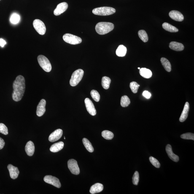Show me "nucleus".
<instances>
[{"mask_svg": "<svg viewBox=\"0 0 194 194\" xmlns=\"http://www.w3.org/2000/svg\"><path fill=\"white\" fill-rule=\"evenodd\" d=\"M102 136L107 140L112 139L114 137V134L112 132L107 130L103 131L101 133Z\"/></svg>", "mask_w": 194, "mask_h": 194, "instance_id": "c756f323", "label": "nucleus"}, {"mask_svg": "<svg viewBox=\"0 0 194 194\" xmlns=\"http://www.w3.org/2000/svg\"><path fill=\"white\" fill-rule=\"evenodd\" d=\"M64 144L63 142H59L52 144L51 146L50 150L52 152H57L63 149Z\"/></svg>", "mask_w": 194, "mask_h": 194, "instance_id": "412c9836", "label": "nucleus"}, {"mask_svg": "<svg viewBox=\"0 0 194 194\" xmlns=\"http://www.w3.org/2000/svg\"><path fill=\"white\" fill-rule=\"evenodd\" d=\"M0 1H1V0H0Z\"/></svg>", "mask_w": 194, "mask_h": 194, "instance_id": "c03bdc74", "label": "nucleus"}, {"mask_svg": "<svg viewBox=\"0 0 194 194\" xmlns=\"http://www.w3.org/2000/svg\"><path fill=\"white\" fill-rule=\"evenodd\" d=\"M189 110H190V104L188 102H187L184 105L183 110L180 117V122H183L186 120L188 116Z\"/></svg>", "mask_w": 194, "mask_h": 194, "instance_id": "f3484780", "label": "nucleus"}, {"mask_svg": "<svg viewBox=\"0 0 194 194\" xmlns=\"http://www.w3.org/2000/svg\"><path fill=\"white\" fill-rule=\"evenodd\" d=\"M111 82V79L109 77L106 76L103 77L101 81V85L103 88L105 89H108L109 88Z\"/></svg>", "mask_w": 194, "mask_h": 194, "instance_id": "a878e982", "label": "nucleus"}, {"mask_svg": "<svg viewBox=\"0 0 194 194\" xmlns=\"http://www.w3.org/2000/svg\"><path fill=\"white\" fill-rule=\"evenodd\" d=\"M68 166L72 174L77 175L80 173V170L78 165L77 162L76 160L72 159L68 160Z\"/></svg>", "mask_w": 194, "mask_h": 194, "instance_id": "6e6552de", "label": "nucleus"}, {"mask_svg": "<svg viewBox=\"0 0 194 194\" xmlns=\"http://www.w3.org/2000/svg\"><path fill=\"white\" fill-rule=\"evenodd\" d=\"M35 146L34 143L31 141H29L25 146V149L26 153L28 156H31L34 155L35 152Z\"/></svg>", "mask_w": 194, "mask_h": 194, "instance_id": "a211bd4d", "label": "nucleus"}, {"mask_svg": "<svg viewBox=\"0 0 194 194\" xmlns=\"http://www.w3.org/2000/svg\"><path fill=\"white\" fill-rule=\"evenodd\" d=\"M38 60L40 66L46 72H49L52 70V65L47 57L43 55L38 57Z\"/></svg>", "mask_w": 194, "mask_h": 194, "instance_id": "39448f33", "label": "nucleus"}, {"mask_svg": "<svg viewBox=\"0 0 194 194\" xmlns=\"http://www.w3.org/2000/svg\"><path fill=\"white\" fill-rule=\"evenodd\" d=\"M82 142L86 149L89 152H93L94 151V149L91 143L88 139L86 138H84L82 139Z\"/></svg>", "mask_w": 194, "mask_h": 194, "instance_id": "bb28decb", "label": "nucleus"}, {"mask_svg": "<svg viewBox=\"0 0 194 194\" xmlns=\"http://www.w3.org/2000/svg\"><path fill=\"white\" fill-rule=\"evenodd\" d=\"M5 144L4 141L2 138L0 137V149H2L4 147Z\"/></svg>", "mask_w": 194, "mask_h": 194, "instance_id": "58836bf2", "label": "nucleus"}, {"mask_svg": "<svg viewBox=\"0 0 194 194\" xmlns=\"http://www.w3.org/2000/svg\"><path fill=\"white\" fill-rule=\"evenodd\" d=\"M20 20V16L16 13H13L11 16L10 21L13 24H17L19 23Z\"/></svg>", "mask_w": 194, "mask_h": 194, "instance_id": "7c9ffc66", "label": "nucleus"}, {"mask_svg": "<svg viewBox=\"0 0 194 194\" xmlns=\"http://www.w3.org/2000/svg\"><path fill=\"white\" fill-rule=\"evenodd\" d=\"M63 38L65 42L72 45H77L80 44L82 41L80 38L70 34H64Z\"/></svg>", "mask_w": 194, "mask_h": 194, "instance_id": "423d86ee", "label": "nucleus"}, {"mask_svg": "<svg viewBox=\"0 0 194 194\" xmlns=\"http://www.w3.org/2000/svg\"><path fill=\"white\" fill-rule=\"evenodd\" d=\"M84 74V71L82 69H78L74 71L71 76L69 82L72 86H77L81 80Z\"/></svg>", "mask_w": 194, "mask_h": 194, "instance_id": "20e7f679", "label": "nucleus"}, {"mask_svg": "<svg viewBox=\"0 0 194 194\" xmlns=\"http://www.w3.org/2000/svg\"><path fill=\"white\" fill-rule=\"evenodd\" d=\"M33 25L35 30L39 34L42 35L45 34L46 28L43 22L39 19H36L33 22Z\"/></svg>", "mask_w": 194, "mask_h": 194, "instance_id": "0eeeda50", "label": "nucleus"}, {"mask_svg": "<svg viewBox=\"0 0 194 194\" xmlns=\"http://www.w3.org/2000/svg\"><path fill=\"white\" fill-rule=\"evenodd\" d=\"M13 90L12 98L16 102L20 101L24 94L25 90V81L23 76H17L13 84Z\"/></svg>", "mask_w": 194, "mask_h": 194, "instance_id": "f257e3e1", "label": "nucleus"}, {"mask_svg": "<svg viewBox=\"0 0 194 194\" xmlns=\"http://www.w3.org/2000/svg\"><path fill=\"white\" fill-rule=\"evenodd\" d=\"M166 151L169 157L173 161L177 162L179 161V157L177 155L173 153L171 146L170 144H168L166 147Z\"/></svg>", "mask_w": 194, "mask_h": 194, "instance_id": "dca6fc26", "label": "nucleus"}, {"mask_svg": "<svg viewBox=\"0 0 194 194\" xmlns=\"http://www.w3.org/2000/svg\"><path fill=\"white\" fill-rule=\"evenodd\" d=\"M127 51L126 47L123 45H120L116 50V53L118 56L123 57L126 55Z\"/></svg>", "mask_w": 194, "mask_h": 194, "instance_id": "b1692460", "label": "nucleus"}, {"mask_svg": "<svg viewBox=\"0 0 194 194\" xmlns=\"http://www.w3.org/2000/svg\"><path fill=\"white\" fill-rule=\"evenodd\" d=\"M181 137L183 139H191L194 140V134L193 133H187L181 135Z\"/></svg>", "mask_w": 194, "mask_h": 194, "instance_id": "72a5a7b5", "label": "nucleus"}, {"mask_svg": "<svg viewBox=\"0 0 194 194\" xmlns=\"http://www.w3.org/2000/svg\"><path fill=\"white\" fill-rule=\"evenodd\" d=\"M143 95L147 98H149L151 96V94L147 91H145L143 93Z\"/></svg>", "mask_w": 194, "mask_h": 194, "instance_id": "4c0bfd02", "label": "nucleus"}, {"mask_svg": "<svg viewBox=\"0 0 194 194\" xmlns=\"http://www.w3.org/2000/svg\"><path fill=\"white\" fill-rule=\"evenodd\" d=\"M130 87L133 93H137L139 86L137 83L135 82H131L130 84Z\"/></svg>", "mask_w": 194, "mask_h": 194, "instance_id": "473e14b6", "label": "nucleus"}, {"mask_svg": "<svg viewBox=\"0 0 194 194\" xmlns=\"http://www.w3.org/2000/svg\"><path fill=\"white\" fill-rule=\"evenodd\" d=\"M170 17L176 21L181 22L184 20V16L180 12L176 11H172L169 13Z\"/></svg>", "mask_w": 194, "mask_h": 194, "instance_id": "2eb2a0df", "label": "nucleus"}, {"mask_svg": "<svg viewBox=\"0 0 194 194\" xmlns=\"http://www.w3.org/2000/svg\"><path fill=\"white\" fill-rule=\"evenodd\" d=\"M164 29L167 31L171 33H176L179 30L176 27L172 26L169 23H165L162 25Z\"/></svg>", "mask_w": 194, "mask_h": 194, "instance_id": "5701e85b", "label": "nucleus"}, {"mask_svg": "<svg viewBox=\"0 0 194 194\" xmlns=\"http://www.w3.org/2000/svg\"><path fill=\"white\" fill-rule=\"evenodd\" d=\"M91 95L95 101L98 102L100 101V98H101L100 95L97 91L92 90L91 92Z\"/></svg>", "mask_w": 194, "mask_h": 194, "instance_id": "2f4dec72", "label": "nucleus"}, {"mask_svg": "<svg viewBox=\"0 0 194 194\" xmlns=\"http://www.w3.org/2000/svg\"><path fill=\"white\" fill-rule=\"evenodd\" d=\"M6 44L5 40L2 39H0V46L1 47H4Z\"/></svg>", "mask_w": 194, "mask_h": 194, "instance_id": "ea45409f", "label": "nucleus"}, {"mask_svg": "<svg viewBox=\"0 0 194 194\" xmlns=\"http://www.w3.org/2000/svg\"><path fill=\"white\" fill-rule=\"evenodd\" d=\"M113 24L108 22H100L97 23L95 30L97 33L101 35L108 34L114 28Z\"/></svg>", "mask_w": 194, "mask_h": 194, "instance_id": "f03ea898", "label": "nucleus"}, {"mask_svg": "<svg viewBox=\"0 0 194 194\" xmlns=\"http://www.w3.org/2000/svg\"><path fill=\"white\" fill-rule=\"evenodd\" d=\"M85 103L87 110L90 115L95 116L96 115V111L93 102L88 98H86Z\"/></svg>", "mask_w": 194, "mask_h": 194, "instance_id": "9d476101", "label": "nucleus"}, {"mask_svg": "<svg viewBox=\"0 0 194 194\" xmlns=\"http://www.w3.org/2000/svg\"><path fill=\"white\" fill-rule=\"evenodd\" d=\"M104 189V186L102 184L97 183L94 184L91 187L90 192L92 194L99 193L102 191Z\"/></svg>", "mask_w": 194, "mask_h": 194, "instance_id": "aec40b11", "label": "nucleus"}, {"mask_svg": "<svg viewBox=\"0 0 194 194\" xmlns=\"http://www.w3.org/2000/svg\"><path fill=\"white\" fill-rule=\"evenodd\" d=\"M0 133L5 135H7L8 133L7 127L2 123H0Z\"/></svg>", "mask_w": 194, "mask_h": 194, "instance_id": "e433bc0d", "label": "nucleus"}, {"mask_svg": "<svg viewBox=\"0 0 194 194\" xmlns=\"http://www.w3.org/2000/svg\"><path fill=\"white\" fill-rule=\"evenodd\" d=\"M139 181V174L138 171L135 172L132 177V182L134 185L137 186Z\"/></svg>", "mask_w": 194, "mask_h": 194, "instance_id": "c9c22d12", "label": "nucleus"}, {"mask_svg": "<svg viewBox=\"0 0 194 194\" xmlns=\"http://www.w3.org/2000/svg\"><path fill=\"white\" fill-rule=\"evenodd\" d=\"M149 160L151 163L156 168H159L160 167V163L156 159L154 158L153 157L151 156L149 157Z\"/></svg>", "mask_w": 194, "mask_h": 194, "instance_id": "f704fd0d", "label": "nucleus"}, {"mask_svg": "<svg viewBox=\"0 0 194 194\" xmlns=\"http://www.w3.org/2000/svg\"><path fill=\"white\" fill-rule=\"evenodd\" d=\"M138 86H139V87L140 86V85H138Z\"/></svg>", "mask_w": 194, "mask_h": 194, "instance_id": "79ce46f5", "label": "nucleus"}, {"mask_svg": "<svg viewBox=\"0 0 194 194\" xmlns=\"http://www.w3.org/2000/svg\"><path fill=\"white\" fill-rule=\"evenodd\" d=\"M138 36L140 39L143 42H147L148 41L149 38L146 32L144 30H139L138 32Z\"/></svg>", "mask_w": 194, "mask_h": 194, "instance_id": "c85d7f7f", "label": "nucleus"}, {"mask_svg": "<svg viewBox=\"0 0 194 194\" xmlns=\"http://www.w3.org/2000/svg\"><path fill=\"white\" fill-rule=\"evenodd\" d=\"M64 139H66V138H65V137H64Z\"/></svg>", "mask_w": 194, "mask_h": 194, "instance_id": "37998d69", "label": "nucleus"}, {"mask_svg": "<svg viewBox=\"0 0 194 194\" xmlns=\"http://www.w3.org/2000/svg\"><path fill=\"white\" fill-rule=\"evenodd\" d=\"M161 62L162 65L164 67L165 70L168 72H171V63L167 59L165 58H162L161 59Z\"/></svg>", "mask_w": 194, "mask_h": 194, "instance_id": "393cba45", "label": "nucleus"}, {"mask_svg": "<svg viewBox=\"0 0 194 194\" xmlns=\"http://www.w3.org/2000/svg\"><path fill=\"white\" fill-rule=\"evenodd\" d=\"M138 69H140V68L139 67H138Z\"/></svg>", "mask_w": 194, "mask_h": 194, "instance_id": "a19ab883", "label": "nucleus"}, {"mask_svg": "<svg viewBox=\"0 0 194 194\" xmlns=\"http://www.w3.org/2000/svg\"><path fill=\"white\" fill-rule=\"evenodd\" d=\"M7 168L9 171L11 178L13 179H17L20 173L18 168L14 166L11 164H9L8 165Z\"/></svg>", "mask_w": 194, "mask_h": 194, "instance_id": "4468645a", "label": "nucleus"}, {"mask_svg": "<svg viewBox=\"0 0 194 194\" xmlns=\"http://www.w3.org/2000/svg\"><path fill=\"white\" fill-rule=\"evenodd\" d=\"M131 103L130 98L126 95L122 96L121 98L120 105L123 107H127Z\"/></svg>", "mask_w": 194, "mask_h": 194, "instance_id": "cd10ccee", "label": "nucleus"}, {"mask_svg": "<svg viewBox=\"0 0 194 194\" xmlns=\"http://www.w3.org/2000/svg\"><path fill=\"white\" fill-rule=\"evenodd\" d=\"M139 74L144 78H150L152 76V72L150 70L146 68H142L140 69Z\"/></svg>", "mask_w": 194, "mask_h": 194, "instance_id": "4be33fe9", "label": "nucleus"}, {"mask_svg": "<svg viewBox=\"0 0 194 194\" xmlns=\"http://www.w3.org/2000/svg\"><path fill=\"white\" fill-rule=\"evenodd\" d=\"M46 101L45 99H41L38 104L36 110V114L38 117L44 115L46 111Z\"/></svg>", "mask_w": 194, "mask_h": 194, "instance_id": "ddd939ff", "label": "nucleus"}, {"mask_svg": "<svg viewBox=\"0 0 194 194\" xmlns=\"http://www.w3.org/2000/svg\"><path fill=\"white\" fill-rule=\"evenodd\" d=\"M44 180L47 183L51 184L58 188H60L61 186L59 179L55 176L50 175L46 176L44 177Z\"/></svg>", "mask_w": 194, "mask_h": 194, "instance_id": "1a4fd4ad", "label": "nucleus"}, {"mask_svg": "<svg viewBox=\"0 0 194 194\" xmlns=\"http://www.w3.org/2000/svg\"><path fill=\"white\" fill-rule=\"evenodd\" d=\"M115 12V9L114 8L108 7L97 8L93 10V13L94 15L102 16L112 15Z\"/></svg>", "mask_w": 194, "mask_h": 194, "instance_id": "7ed1b4c3", "label": "nucleus"}, {"mask_svg": "<svg viewBox=\"0 0 194 194\" xmlns=\"http://www.w3.org/2000/svg\"><path fill=\"white\" fill-rule=\"evenodd\" d=\"M169 47L172 50L176 51H182L184 48L183 44L175 41H172L170 43Z\"/></svg>", "mask_w": 194, "mask_h": 194, "instance_id": "6ab92c4d", "label": "nucleus"}, {"mask_svg": "<svg viewBox=\"0 0 194 194\" xmlns=\"http://www.w3.org/2000/svg\"><path fill=\"white\" fill-rule=\"evenodd\" d=\"M68 4L66 2H63L58 4L54 11V14L55 16H58L61 15L67 10Z\"/></svg>", "mask_w": 194, "mask_h": 194, "instance_id": "f8f14e48", "label": "nucleus"}, {"mask_svg": "<svg viewBox=\"0 0 194 194\" xmlns=\"http://www.w3.org/2000/svg\"><path fill=\"white\" fill-rule=\"evenodd\" d=\"M63 135L62 130L58 129L52 133L49 136V140L50 142H54L58 140Z\"/></svg>", "mask_w": 194, "mask_h": 194, "instance_id": "9b49d317", "label": "nucleus"}]
</instances>
